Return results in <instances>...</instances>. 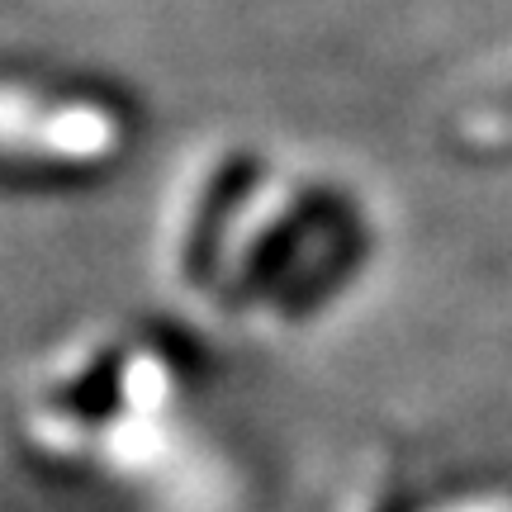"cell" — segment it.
Masks as SVG:
<instances>
[{
	"mask_svg": "<svg viewBox=\"0 0 512 512\" xmlns=\"http://www.w3.org/2000/svg\"><path fill=\"white\" fill-rule=\"evenodd\" d=\"M124 152V110L91 91L0 76V157L38 171H95Z\"/></svg>",
	"mask_w": 512,
	"mask_h": 512,
	"instance_id": "cell-1",
	"label": "cell"
}]
</instances>
